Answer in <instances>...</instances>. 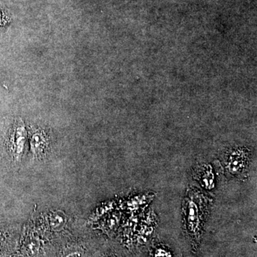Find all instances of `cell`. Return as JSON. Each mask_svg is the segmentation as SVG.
Returning a JSON list of instances; mask_svg holds the SVG:
<instances>
[{"label": "cell", "instance_id": "7a4b0ae2", "mask_svg": "<svg viewBox=\"0 0 257 257\" xmlns=\"http://www.w3.org/2000/svg\"><path fill=\"white\" fill-rule=\"evenodd\" d=\"M27 131L23 121H18L15 125L11 138V148L15 160H20L26 142Z\"/></svg>", "mask_w": 257, "mask_h": 257}, {"label": "cell", "instance_id": "6da1fadb", "mask_svg": "<svg viewBox=\"0 0 257 257\" xmlns=\"http://www.w3.org/2000/svg\"><path fill=\"white\" fill-rule=\"evenodd\" d=\"M202 199L196 193L191 192L184 204L185 214V229L192 242L198 244L200 240L201 234L204 217L205 208L203 207Z\"/></svg>", "mask_w": 257, "mask_h": 257}, {"label": "cell", "instance_id": "3957f363", "mask_svg": "<svg viewBox=\"0 0 257 257\" xmlns=\"http://www.w3.org/2000/svg\"><path fill=\"white\" fill-rule=\"evenodd\" d=\"M247 164V154L243 153V152H233L226 160V170L233 175H238L244 170Z\"/></svg>", "mask_w": 257, "mask_h": 257}, {"label": "cell", "instance_id": "8992f818", "mask_svg": "<svg viewBox=\"0 0 257 257\" xmlns=\"http://www.w3.org/2000/svg\"><path fill=\"white\" fill-rule=\"evenodd\" d=\"M155 257H172L170 252L163 248H159L155 253Z\"/></svg>", "mask_w": 257, "mask_h": 257}, {"label": "cell", "instance_id": "277c9868", "mask_svg": "<svg viewBox=\"0 0 257 257\" xmlns=\"http://www.w3.org/2000/svg\"><path fill=\"white\" fill-rule=\"evenodd\" d=\"M197 178L204 188L211 189L214 186V175L210 165H203L197 170Z\"/></svg>", "mask_w": 257, "mask_h": 257}, {"label": "cell", "instance_id": "5b68a950", "mask_svg": "<svg viewBox=\"0 0 257 257\" xmlns=\"http://www.w3.org/2000/svg\"><path fill=\"white\" fill-rule=\"evenodd\" d=\"M45 145V139L40 134H35L32 137V149L35 152L41 150L40 148H43L44 145Z\"/></svg>", "mask_w": 257, "mask_h": 257}]
</instances>
